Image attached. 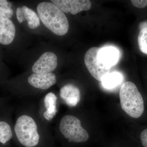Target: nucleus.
I'll use <instances>...</instances> for the list:
<instances>
[{"instance_id": "obj_14", "label": "nucleus", "mask_w": 147, "mask_h": 147, "mask_svg": "<svg viewBox=\"0 0 147 147\" xmlns=\"http://www.w3.org/2000/svg\"><path fill=\"white\" fill-rule=\"evenodd\" d=\"M123 77L118 72L110 73L102 82V86L107 89H112L117 86L122 81Z\"/></svg>"}, {"instance_id": "obj_6", "label": "nucleus", "mask_w": 147, "mask_h": 147, "mask_svg": "<svg viewBox=\"0 0 147 147\" xmlns=\"http://www.w3.org/2000/svg\"><path fill=\"white\" fill-rule=\"evenodd\" d=\"M51 1L63 12H70L72 15L89 10L92 6L91 2L89 0H52Z\"/></svg>"}, {"instance_id": "obj_1", "label": "nucleus", "mask_w": 147, "mask_h": 147, "mask_svg": "<svg viewBox=\"0 0 147 147\" xmlns=\"http://www.w3.org/2000/svg\"><path fill=\"white\" fill-rule=\"evenodd\" d=\"M37 11L43 25L53 33L63 36L67 32L69 24L67 18L63 11L53 3H40Z\"/></svg>"}, {"instance_id": "obj_15", "label": "nucleus", "mask_w": 147, "mask_h": 147, "mask_svg": "<svg viewBox=\"0 0 147 147\" xmlns=\"http://www.w3.org/2000/svg\"><path fill=\"white\" fill-rule=\"evenodd\" d=\"M12 137V131L9 125L4 121L0 122V142L6 144Z\"/></svg>"}, {"instance_id": "obj_18", "label": "nucleus", "mask_w": 147, "mask_h": 147, "mask_svg": "<svg viewBox=\"0 0 147 147\" xmlns=\"http://www.w3.org/2000/svg\"><path fill=\"white\" fill-rule=\"evenodd\" d=\"M131 1L132 5L137 8H143L147 6V0H132Z\"/></svg>"}, {"instance_id": "obj_10", "label": "nucleus", "mask_w": 147, "mask_h": 147, "mask_svg": "<svg viewBox=\"0 0 147 147\" xmlns=\"http://www.w3.org/2000/svg\"><path fill=\"white\" fill-rule=\"evenodd\" d=\"M60 96L69 106L74 107L80 101L81 93L76 86L68 84L61 89Z\"/></svg>"}, {"instance_id": "obj_2", "label": "nucleus", "mask_w": 147, "mask_h": 147, "mask_svg": "<svg viewBox=\"0 0 147 147\" xmlns=\"http://www.w3.org/2000/svg\"><path fill=\"white\" fill-rule=\"evenodd\" d=\"M121 107L129 117L137 119L145 111L144 101L137 87L131 82L124 83L120 90Z\"/></svg>"}, {"instance_id": "obj_9", "label": "nucleus", "mask_w": 147, "mask_h": 147, "mask_svg": "<svg viewBox=\"0 0 147 147\" xmlns=\"http://www.w3.org/2000/svg\"><path fill=\"white\" fill-rule=\"evenodd\" d=\"M15 27L12 21L8 18L0 17V43L9 45L14 39Z\"/></svg>"}, {"instance_id": "obj_20", "label": "nucleus", "mask_w": 147, "mask_h": 147, "mask_svg": "<svg viewBox=\"0 0 147 147\" xmlns=\"http://www.w3.org/2000/svg\"><path fill=\"white\" fill-rule=\"evenodd\" d=\"M16 13L18 22L20 24L23 23L24 20V15H23V11L22 8L18 7L16 9Z\"/></svg>"}, {"instance_id": "obj_5", "label": "nucleus", "mask_w": 147, "mask_h": 147, "mask_svg": "<svg viewBox=\"0 0 147 147\" xmlns=\"http://www.w3.org/2000/svg\"><path fill=\"white\" fill-rule=\"evenodd\" d=\"M100 48L92 47L87 51L84 56V63L90 73L95 79L102 82L110 74V68L102 64L98 58Z\"/></svg>"}, {"instance_id": "obj_16", "label": "nucleus", "mask_w": 147, "mask_h": 147, "mask_svg": "<svg viewBox=\"0 0 147 147\" xmlns=\"http://www.w3.org/2000/svg\"><path fill=\"white\" fill-rule=\"evenodd\" d=\"M12 4L6 0L0 1V17L9 18L12 17L13 11L11 9Z\"/></svg>"}, {"instance_id": "obj_17", "label": "nucleus", "mask_w": 147, "mask_h": 147, "mask_svg": "<svg viewBox=\"0 0 147 147\" xmlns=\"http://www.w3.org/2000/svg\"><path fill=\"white\" fill-rule=\"evenodd\" d=\"M138 43L141 52L147 55V27L143 28L139 32Z\"/></svg>"}, {"instance_id": "obj_8", "label": "nucleus", "mask_w": 147, "mask_h": 147, "mask_svg": "<svg viewBox=\"0 0 147 147\" xmlns=\"http://www.w3.org/2000/svg\"><path fill=\"white\" fill-rule=\"evenodd\" d=\"M30 85L40 89L46 90L57 82L56 76L54 73H34L31 74L28 79Z\"/></svg>"}, {"instance_id": "obj_12", "label": "nucleus", "mask_w": 147, "mask_h": 147, "mask_svg": "<svg viewBox=\"0 0 147 147\" xmlns=\"http://www.w3.org/2000/svg\"><path fill=\"white\" fill-rule=\"evenodd\" d=\"M57 96L53 92L47 94L44 98V105L46 111L43 113V116L47 120L50 121L52 119L57 112Z\"/></svg>"}, {"instance_id": "obj_11", "label": "nucleus", "mask_w": 147, "mask_h": 147, "mask_svg": "<svg viewBox=\"0 0 147 147\" xmlns=\"http://www.w3.org/2000/svg\"><path fill=\"white\" fill-rule=\"evenodd\" d=\"M119 57L118 50L112 47H103L100 49L98 58L100 62L105 66L111 68L117 62Z\"/></svg>"}, {"instance_id": "obj_4", "label": "nucleus", "mask_w": 147, "mask_h": 147, "mask_svg": "<svg viewBox=\"0 0 147 147\" xmlns=\"http://www.w3.org/2000/svg\"><path fill=\"white\" fill-rule=\"evenodd\" d=\"M59 129L69 142L82 143L89 138L88 133L82 126L81 121L74 116H64L60 123Z\"/></svg>"}, {"instance_id": "obj_7", "label": "nucleus", "mask_w": 147, "mask_h": 147, "mask_svg": "<svg viewBox=\"0 0 147 147\" xmlns=\"http://www.w3.org/2000/svg\"><path fill=\"white\" fill-rule=\"evenodd\" d=\"M57 65L56 55L52 52H46L35 62L32 70L34 73H51L56 68Z\"/></svg>"}, {"instance_id": "obj_13", "label": "nucleus", "mask_w": 147, "mask_h": 147, "mask_svg": "<svg viewBox=\"0 0 147 147\" xmlns=\"http://www.w3.org/2000/svg\"><path fill=\"white\" fill-rule=\"evenodd\" d=\"M23 11L24 21H28V25L30 29L36 28L40 25V19L38 15L31 9L26 6L21 7Z\"/></svg>"}, {"instance_id": "obj_3", "label": "nucleus", "mask_w": 147, "mask_h": 147, "mask_svg": "<svg viewBox=\"0 0 147 147\" xmlns=\"http://www.w3.org/2000/svg\"><path fill=\"white\" fill-rule=\"evenodd\" d=\"M14 131L18 141L24 146L35 147L39 142L37 126L30 116L24 115L19 117L16 121Z\"/></svg>"}, {"instance_id": "obj_19", "label": "nucleus", "mask_w": 147, "mask_h": 147, "mask_svg": "<svg viewBox=\"0 0 147 147\" xmlns=\"http://www.w3.org/2000/svg\"><path fill=\"white\" fill-rule=\"evenodd\" d=\"M140 137L143 147H147V128L142 130L140 134Z\"/></svg>"}]
</instances>
